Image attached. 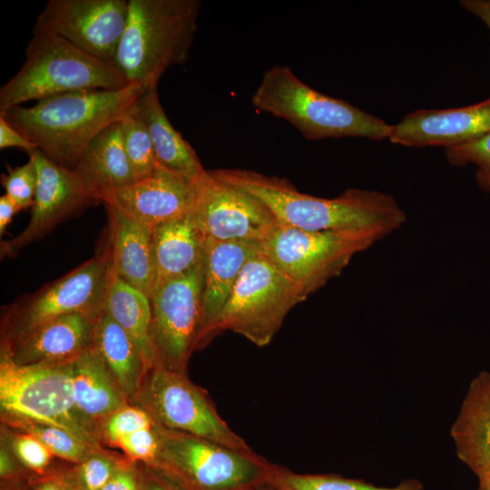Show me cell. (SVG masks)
<instances>
[{"mask_svg":"<svg viewBox=\"0 0 490 490\" xmlns=\"http://www.w3.org/2000/svg\"><path fill=\"white\" fill-rule=\"evenodd\" d=\"M212 172L262 202L280 226L309 231L368 230L386 237L407 220L406 212L387 193L348 189L336 198L326 199L300 192L286 179L253 171Z\"/></svg>","mask_w":490,"mask_h":490,"instance_id":"obj_1","label":"cell"},{"mask_svg":"<svg viewBox=\"0 0 490 490\" xmlns=\"http://www.w3.org/2000/svg\"><path fill=\"white\" fill-rule=\"evenodd\" d=\"M144 88L78 91L18 105L0 116L48 159L73 170L89 143L131 111Z\"/></svg>","mask_w":490,"mask_h":490,"instance_id":"obj_2","label":"cell"},{"mask_svg":"<svg viewBox=\"0 0 490 490\" xmlns=\"http://www.w3.org/2000/svg\"><path fill=\"white\" fill-rule=\"evenodd\" d=\"M125 28L113 64L129 83L158 86L186 62L197 30L198 0H128Z\"/></svg>","mask_w":490,"mask_h":490,"instance_id":"obj_3","label":"cell"},{"mask_svg":"<svg viewBox=\"0 0 490 490\" xmlns=\"http://www.w3.org/2000/svg\"><path fill=\"white\" fill-rule=\"evenodd\" d=\"M129 84L113 64L34 25L24 64L0 89V113L54 95L78 91L119 90Z\"/></svg>","mask_w":490,"mask_h":490,"instance_id":"obj_4","label":"cell"},{"mask_svg":"<svg viewBox=\"0 0 490 490\" xmlns=\"http://www.w3.org/2000/svg\"><path fill=\"white\" fill-rule=\"evenodd\" d=\"M252 105L281 118L309 141L326 138H388L392 125L342 99L323 94L283 65L267 70L251 96Z\"/></svg>","mask_w":490,"mask_h":490,"instance_id":"obj_5","label":"cell"},{"mask_svg":"<svg viewBox=\"0 0 490 490\" xmlns=\"http://www.w3.org/2000/svg\"><path fill=\"white\" fill-rule=\"evenodd\" d=\"M72 362L17 365L1 346V416L52 425L103 448L99 424L83 415L72 393Z\"/></svg>","mask_w":490,"mask_h":490,"instance_id":"obj_6","label":"cell"},{"mask_svg":"<svg viewBox=\"0 0 490 490\" xmlns=\"http://www.w3.org/2000/svg\"><path fill=\"white\" fill-rule=\"evenodd\" d=\"M157 429L161 451L152 466L184 490H260L269 484L276 466L253 451L236 450L159 424Z\"/></svg>","mask_w":490,"mask_h":490,"instance_id":"obj_7","label":"cell"},{"mask_svg":"<svg viewBox=\"0 0 490 490\" xmlns=\"http://www.w3.org/2000/svg\"><path fill=\"white\" fill-rule=\"evenodd\" d=\"M308 296L260 251L244 265L217 324L258 347L271 342L286 316Z\"/></svg>","mask_w":490,"mask_h":490,"instance_id":"obj_8","label":"cell"},{"mask_svg":"<svg viewBox=\"0 0 490 490\" xmlns=\"http://www.w3.org/2000/svg\"><path fill=\"white\" fill-rule=\"evenodd\" d=\"M385 238L368 230L309 231L279 226L259 251L309 297L341 274L352 258Z\"/></svg>","mask_w":490,"mask_h":490,"instance_id":"obj_9","label":"cell"},{"mask_svg":"<svg viewBox=\"0 0 490 490\" xmlns=\"http://www.w3.org/2000/svg\"><path fill=\"white\" fill-rule=\"evenodd\" d=\"M129 403L144 409L160 426L229 446L252 452L220 417L207 391L187 374L155 365L144 376Z\"/></svg>","mask_w":490,"mask_h":490,"instance_id":"obj_10","label":"cell"},{"mask_svg":"<svg viewBox=\"0 0 490 490\" xmlns=\"http://www.w3.org/2000/svg\"><path fill=\"white\" fill-rule=\"evenodd\" d=\"M202 278L201 263L154 288L150 300L155 365L187 374L201 326Z\"/></svg>","mask_w":490,"mask_h":490,"instance_id":"obj_11","label":"cell"},{"mask_svg":"<svg viewBox=\"0 0 490 490\" xmlns=\"http://www.w3.org/2000/svg\"><path fill=\"white\" fill-rule=\"evenodd\" d=\"M112 270L106 257H96L36 293L15 303L8 315L4 342L40 324L68 314L99 318L104 311Z\"/></svg>","mask_w":490,"mask_h":490,"instance_id":"obj_12","label":"cell"},{"mask_svg":"<svg viewBox=\"0 0 490 490\" xmlns=\"http://www.w3.org/2000/svg\"><path fill=\"white\" fill-rule=\"evenodd\" d=\"M194 213L207 239L261 243L280 226L253 196L205 171L197 180Z\"/></svg>","mask_w":490,"mask_h":490,"instance_id":"obj_13","label":"cell"},{"mask_svg":"<svg viewBox=\"0 0 490 490\" xmlns=\"http://www.w3.org/2000/svg\"><path fill=\"white\" fill-rule=\"evenodd\" d=\"M128 11V0H49L34 25L113 64Z\"/></svg>","mask_w":490,"mask_h":490,"instance_id":"obj_14","label":"cell"},{"mask_svg":"<svg viewBox=\"0 0 490 490\" xmlns=\"http://www.w3.org/2000/svg\"><path fill=\"white\" fill-rule=\"evenodd\" d=\"M38 173L37 189L27 226L15 238L1 244V257L15 256L40 240L55 225L79 209L99 202L83 185L75 172L56 164L38 149L29 153Z\"/></svg>","mask_w":490,"mask_h":490,"instance_id":"obj_15","label":"cell"},{"mask_svg":"<svg viewBox=\"0 0 490 490\" xmlns=\"http://www.w3.org/2000/svg\"><path fill=\"white\" fill-rule=\"evenodd\" d=\"M99 202L153 227L195 209L197 183L163 169L129 185L103 191Z\"/></svg>","mask_w":490,"mask_h":490,"instance_id":"obj_16","label":"cell"},{"mask_svg":"<svg viewBox=\"0 0 490 490\" xmlns=\"http://www.w3.org/2000/svg\"><path fill=\"white\" fill-rule=\"evenodd\" d=\"M490 132V98L466 107L417 110L392 125L391 142L410 146L452 147Z\"/></svg>","mask_w":490,"mask_h":490,"instance_id":"obj_17","label":"cell"},{"mask_svg":"<svg viewBox=\"0 0 490 490\" xmlns=\"http://www.w3.org/2000/svg\"><path fill=\"white\" fill-rule=\"evenodd\" d=\"M98 318L79 313L64 315L40 324L10 342L2 341L1 346L8 349L17 365L70 362L91 347Z\"/></svg>","mask_w":490,"mask_h":490,"instance_id":"obj_18","label":"cell"},{"mask_svg":"<svg viewBox=\"0 0 490 490\" xmlns=\"http://www.w3.org/2000/svg\"><path fill=\"white\" fill-rule=\"evenodd\" d=\"M258 252V243L207 239L202 260V317L197 349L217 333L218 321L244 265Z\"/></svg>","mask_w":490,"mask_h":490,"instance_id":"obj_19","label":"cell"},{"mask_svg":"<svg viewBox=\"0 0 490 490\" xmlns=\"http://www.w3.org/2000/svg\"><path fill=\"white\" fill-rule=\"evenodd\" d=\"M105 206L110 230L106 258L112 273L151 298L156 284L152 227L114 207Z\"/></svg>","mask_w":490,"mask_h":490,"instance_id":"obj_20","label":"cell"},{"mask_svg":"<svg viewBox=\"0 0 490 490\" xmlns=\"http://www.w3.org/2000/svg\"><path fill=\"white\" fill-rule=\"evenodd\" d=\"M450 436L457 458L478 482H490V371H481L470 382Z\"/></svg>","mask_w":490,"mask_h":490,"instance_id":"obj_21","label":"cell"},{"mask_svg":"<svg viewBox=\"0 0 490 490\" xmlns=\"http://www.w3.org/2000/svg\"><path fill=\"white\" fill-rule=\"evenodd\" d=\"M132 112L151 137L160 168L191 181L206 171L191 146L170 122L160 103L157 86L143 90Z\"/></svg>","mask_w":490,"mask_h":490,"instance_id":"obj_22","label":"cell"},{"mask_svg":"<svg viewBox=\"0 0 490 490\" xmlns=\"http://www.w3.org/2000/svg\"><path fill=\"white\" fill-rule=\"evenodd\" d=\"M152 238L155 287L202 263L207 238L194 211L152 227Z\"/></svg>","mask_w":490,"mask_h":490,"instance_id":"obj_23","label":"cell"},{"mask_svg":"<svg viewBox=\"0 0 490 490\" xmlns=\"http://www.w3.org/2000/svg\"><path fill=\"white\" fill-rule=\"evenodd\" d=\"M73 171L95 198L103 191L134 182L123 144L122 120L108 126L89 143Z\"/></svg>","mask_w":490,"mask_h":490,"instance_id":"obj_24","label":"cell"},{"mask_svg":"<svg viewBox=\"0 0 490 490\" xmlns=\"http://www.w3.org/2000/svg\"><path fill=\"white\" fill-rule=\"evenodd\" d=\"M71 378L75 405L83 415L98 424L129 404L92 345L73 360Z\"/></svg>","mask_w":490,"mask_h":490,"instance_id":"obj_25","label":"cell"},{"mask_svg":"<svg viewBox=\"0 0 490 490\" xmlns=\"http://www.w3.org/2000/svg\"><path fill=\"white\" fill-rule=\"evenodd\" d=\"M92 346L129 400L147 373L145 364L132 339L106 311L95 323Z\"/></svg>","mask_w":490,"mask_h":490,"instance_id":"obj_26","label":"cell"},{"mask_svg":"<svg viewBox=\"0 0 490 490\" xmlns=\"http://www.w3.org/2000/svg\"><path fill=\"white\" fill-rule=\"evenodd\" d=\"M105 311L132 339L148 372L155 365L150 298L112 273Z\"/></svg>","mask_w":490,"mask_h":490,"instance_id":"obj_27","label":"cell"},{"mask_svg":"<svg viewBox=\"0 0 490 490\" xmlns=\"http://www.w3.org/2000/svg\"><path fill=\"white\" fill-rule=\"evenodd\" d=\"M268 485L274 490H423V485L416 479H406L395 486H377L336 475L297 474L278 466Z\"/></svg>","mask_w":490,"mask_h":490,"instance_id":"obj_28","label":"cell"},{"mask_svg":"<svg viewBox=\"0 0 490 490\" xmlns=\"http://www.w3.org/2000/svg\"><path fill=\"white\" fill-rule=\"evenodd\" d=\"M1 422L7 427L35 436L52 451L54 456L69 464H78L93 450L99 449L86 445L66 430L52 425L3 416H1Z\"/></svg>","mask_w":490,"mask_h":490,"instance_id":"obj_29","label":"cell"},{"mask_svg":"<svg viewBox=\"0 0 490 490\" xmlns=\"http://www.w3.org/2000/svg\"><path fill=\"white\" fill-rule=\"evenodd\" d=\"M122 137L134 181L152 175L160 168L151 137L132 108L122 120Z\"/></svg>","mask_w":490,"mask_h":490,"instance_id":"obj_30","label":"cell"},{"mask_svg":"<svg viewBox=\"0 0 490 490\" xmlns=\"http://www.w3.org/2000/svg\"><path fill=\"white\" fill-rule=\"evenodd\" d=\"M128 457L99 448L93 450L84 460L63 469L68 484L80 490H102L115 470Z\"/></svg>","mask_w":490,"mask_h":490,"instance_id":"obj_31","label":"cell"},{"mask_svg":"<svg viewBox=\"0 0 490 490\" xmlns=\"http://www.w3.org/2000/svg\"><path fill=\"white\" fill-rule=\"evenodd\" d=\"M1 440L12 450L20 464L36 475L46 473L54 455L35 436L2 425Z\"/></svg>","mask_w":490,"mask_h":490,"instance_id":"obj_32","label":"cell"},{"mask_svg":"<svg viewBox=\"0 0 490 490\" xmlns=\"http://www.w3.org/2000/svg\"><path fill=\"white\" fill-rule=\"evenodd\" d=\"M445 154L452 165L475 164L478 187L485 192H490V132L467 142L447 147Z\"/></svg>","mask_w":490,"mask_h":490,"instance_id":"obj_33","label":"cell"},{"mask_svg":"<svg viewBox=\"0 0 490 490\" xmlns=\"http://www.w3.org/2000/svg\"><path fill=\"white\" fill-rule=\"evenodd\" d=\"M154 426L155 421L144 409L130 403L99 423L103 445L114 447L121 437Z\"/></svg>","mask_w":490,"mask_h":490,"instance_id":"obj_34","label":"cell"},{"mask_svg":"<svg viewBox=\"0 0 490 490\" xmlns=\"http://www.w3.org/2000/svg\"><path fill=\"white\" fill-rule=\"evenodd\" d=\"M7 174L1 175V183L8 195L20 210L33 206L37 189L38 173L35 163L29 157L23 165L11 168Z\"/></svg>","mask_w":490,"mask_h":490,"instance_id":"obj_35","label":"cell"},{"mask_svg":"<svg viewBox=\"0 0 490 490\" xmlns=\"http://www.w3.org/2000/svg\"><path fill=\"white\" fill-rule=\"evenodd\" d=\"M115 447L134 462L154 466L161 451V439L157 424L152 428L141 429L121 437Z\"/></svg>","mask_w":490,"mask_h":490,"instance_id":"obj_36","label":"cell"},{"mask_svg":"<svg viewBox=\"0 0 490 490\" xmlns=\"http://www.w3.org/2000/svg\"><path fill=\"white\" fill-rule=\"evenodd\" d=\"M140 490H184L177 482L158 467L136 462Z\"/></svg>","mask_w":490,"mask_h":490,"instance_id":"obj_37","label":"cell"},{"mask_svg":"<svg viewBox=\"0 0 490 490\" xmlns=\"http://www.w3.org/2000/svg\"><path fill=\"white\" fill-rule=\"evenodd\" d=\"M102 490H140L136 462L127 458L117 467Z\"/></svg>","mask_w":490,"mask_h":490,"instance_id":"obj_38","label":"cell"},{"mask_svg":"<svg viewBox=\"0 0 490 490\" xmlns=\"http://www.w3.org/2000/svg\"><path fill=\"white\" fill-rule=\"evenodd\" d=\"M33 473L26 470L15 457L10 447L1 440L0 478L1 482H11L30 477Z\"/></svg>","mask_w":490,"mask_h":490,"instance_id":"obj_39","label":"cell"},{"mask_svg":"<svg viewBox=\"0 0 490 490\" xmlns=\"http://www.w3.org/2000/svg\"><path fill=\"white\" fill-rule=\"evenodd\" d=\"M9 147L20 148L27 152L28 154L37 150L35 144L0 116V148L5 149Z\"/></svg>","mask_w":490,"mask_h":490,"instance_id":"obj_40","label":"cell"},{"mask_svg":"<svg viewBox=\"0 0 490 490\" xmlns=\"http://www.w3.org/2000/svg\"><path fill=\"white\" fill-rule=\"evenodd\" d=\"M30 485L31 490H71L63 469H49L42 475L33 474Z\"/></svg>","mask_w":490,"mask_h":490,"instance_id":"obj_41","label":"cell"},{"mask_svg":"<svg viewBox=\"0 0 490 490\" xmlns=\"http://www.w3.org/2000/svg\"><path fill=\"white\" fill-rule=\"evenodd\" d=\"M460 5L478 16L490 30V0H462Z\"/></svg>","mask_w":490,"mask_h":490,"instance_id":"obj_42","label":"cell"},{"mask_svg":"<svg viewBox=\"0 0 490 490\" xmlns=\"http://www.w3.org/2000/svg\"><path fill=\"white\" fill-rule=\"evenodd\" d=\"M20 211L15 202L5 193L0 198V234L5 233L14 215Z\"/></svg>","mask_w":490,"mask_h":490,"instance_id":"obj_43","label":"cell"},{"mask_svg":"<svg viewBox=\"0 0 490 490\" xmlns=\"http://www.w3.org/2000/svg\"><path fill=\"white\" fill-rule=\"evenodd\" d=\"M30 477L17 481L1 482L0 490H31Z\"/></svg>","mask_w":490,"mask_h":490,"instance_id":"obj_44","label":"cell"},{"mask_svg":"<svg viewBox=\"0 0 490 490\" xmlns=\"http://www.w3.org/2000/svg\"><path fill=\"white\" fill-rule=\"evenodd\" d=\"M477 490H490V482H478Z\"/></svg>","mask_w":490,"mask_h":490,"instance_id":"obj_45","label":"cell"},{"mask_svg":"<svg viewBox=\"0 0 490 490\" xmlns=\"http://www.w3.org/2000/svg\"><path fill=\"white\" fill-rule=\"evenodd\" d=\"M260 490H274L273 488H271L269 485L261 487Z\"/></svg>","mask_w":490,"mask_h":490,"instance_id":"obj_46","label":"cell"},{"mask_svg":"<svg viewBox=\"0 0 490 490\" xmlns=\"http://www.w3.org/2000/svg\"><path fill=\"white\" fill-rule=\"evenodd\" d=\"M71 490H80V489H76V488H74V487L71 486Z\"/></svg>","mask_w":490,"mask_h":490,"instance_id":"obj_47","label":"cell"}]
</instances>
